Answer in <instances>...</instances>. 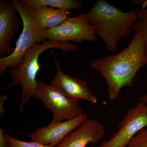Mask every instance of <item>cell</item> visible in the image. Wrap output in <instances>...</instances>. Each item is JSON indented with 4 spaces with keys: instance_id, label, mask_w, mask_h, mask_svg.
I'll list each match as a JSON object with an SVG mask.
<instances>
[{
    "instance_id": "obj_1",
    "label": "cell",
    "mask_w": 147,
    "mask_h": 147,
    "mask_svg": "<svg viewBox=\"0 0 147 147\" xmlns=\"http://www.w3.org/2000/svg\"><path fill=\"white\" fill-rule=\"evenodd\" d=\"M146 65L147 45L137 33L119 53L96 58L90 64L105 79L108 98L111 101L115 100L124 87L133 85L138 71Z\"/></svg>"
},
{
    "instance_id": "obj_2",
    "label": "cell",
    "mask_w": 147,
    "mask_h": 147,
    "mask_svg": "<svg viewBox=\"0 0 147 147\" xmlns=\"http://www.w3.org/2000/svg\"><path fill=\"white\" fill-rule=\"evenodd\" d=\"M84 15L94 27L97 36L113 53L117 51L120 40L130 35L132 26L138 18L135 9L124 12L105 0L96 1Z\"/></svg>"
},
{
    "instance_id": "obj_3",
    "label": "cell",
    "mask_w": 147,
    "mask_h": 147,
    "mask_svg": "<svg viewBox=\"0 0 147 147\" xmlns=\"http://www.w3.org/2000/svg\"><path fill=\"white\" fill-rule=\"evenodd\" d=\"M78 47L74 42H54L47 40L41 44L36 43L27 50L21 64L7 69L11 82L6 86V88L11 89L18 85L22 88L20 111L24 110V105L31 98H35L38 86L36 76L40 69V55L45 50L52 48L60 49L66 54L77 51Z\"/></svg>"
},
{
    "instance_id": "obj_4",
    "label": "cell",
    "mask_w": 147,
    "mask_h": 147,
    "mask_svg": "<svg viewBox=\"0 0 147 147\" xmlns=\"http://www.w3.org/2000/svg\"><path fill=\"white\" fill-rule=\"evenodd\" d=\"M17 11L23 24V30L11 55L0 58V76L2 77L7 69L18 66L24 61L27 50L36 43L45 41L37 28L30 10V7L21 0L10 1Z\"/></svg>"
},
{
    "instance_id": "obj_5",
    "label": "cell",
    "mask_w": 147,
    "mask_h": 147,
    "mask_svg": "<svg viewBox=\"0 0 147 147\" xmlns=\"http://www.w3.org/2000/svg\"><path fill=\"white\" fill-rule=\"evenodd\" d=\"M35 98L42 101L44 107L53 112L50 123L69 120L84 113L78 101L71 99L54 85L42 80L38 82Z\"/></svg>"
},
{
    "instance_id": "obj_6",
    "label": "cell",
    "mask_w": 147,
    "mask_h": 147,
    "mask_svg": "<svg viewBox=\"0 0 147 147\" xmlns=\"http://www.w3.org/2000/svg\"><path fill=\"white\" fill-rule=\"evenodd\" d=\"M41 36L54 42H71L81 43L84 41H94L96 39L94 27L84 13L69 17L53 28L40 32Z\"/></svg>"
},
{
    "instance_id": "obj_7",
    "label": "cell",
    "mask_w": 147,
    "mask_h": 147,
    "mask_svg": "<svg viewBox=\"0 0 147 147\" xmlns=\"http://www.w3.org/2000/svg\"><path fill=\"white\" fill-rule=\"evenodd\" d=\"M147 128V105L139 102L129 108L110 139L96 147H126L142 129Z\"/></svg>"
},
{
    "instance_id": "obj_8",
    "label": "cell",
    "mask_w": 147,
    "mask_h": 147,
    "mask_svg": "<svg viewBox=\"0 0 147 147\" xmlns=\"http://www.w3.org/2000/svg\"><path fill=\"white\" fill-rule=\"evenodd\" d=\"M88 116L83 113L75 118L57 123L49 124L34 130L30 135L31 142L57 147L68 134L88 119Z\"/></svg>"
},
{
    "instance_id": "obj_9",
    "label": "cell",
    "mask_w": 147,
    "mask_h": 147,
    "mask_svg": "<svg viewBox=\"0 0 147 147\" xmlns=\"http://www.w3.org/2000/svg\"><path fill=\"white\" fill-rule=\"evenodd\" d=\"M56 67V74L49 84L54 85L63 93L74 100H88L96 104L97 99L90 90L87 82L84 79L67 75L62 70L60 64L54 52H52Z\"/></svg>"
},
{
    "instance_id": "obj_10",
    "label": "cell",
    "mask_w": 147,
    "mask_h": 147,
    "mask_svg": "<svg viewBox=\"0 0 147 147\" xmlns=\"http://www.w3.org/2000/svg\"><path fill=\"white\" fill-rule=\"evenodd\" d=\"M20 15L10 1H0V56H9L15 47H10V41L18 32Z\"/></svg>"
},
{
    "instance_id": "obj_11",
    "label": "cell",
    "mask_w": 147,
    "mask_h": 147,
    "mask_svg": "<svg viewBox=\"0 0 147 147\" xmlns=\"http://www.w3.org/2000/svg\"><path fill=\"white\" fill-rule=\"evenodd\" d=\"M105 134V127L100 122L88 119L68 134L57 147H86L89 143H97Z\"/></svg>"
},
{
    "instance_id": "obj_12",
    "label": "cell",
    "mask_w": 147,
    "mask_h": 147,
    "mask_svg": "<svg viewBox=\"0 0 147 147\" xmlns=\"http://www.w3.org/2000/svg\"><path fill=\"white\" fill-rule=\"evenodd\" d=\"M30 7L33 19L40 32L53 28L69 18L67 10L42 6Z\"/></svg>"
},
{
    "instance_id": "obj_13",
    "label": "cell",
    "mask_w": 147,
    "mask_h": 147,
    "mask_svg": "<svg viewBox=\"0 0 147 147\" xmlns=\"http://www.w3.org/2000/svg\"><path fill=\"white\" fill-rule=\"evenodd\" d=\"M24 3L32 7L46 6L59 9L69 10L80 9L82 3L76 0H21Z\"/></svg>"
},
{
    "instance_id": "obj_14",
    "label": "cell",
    "mask_w": 147,
    "mask_h": 147,
    "mask_svg": "<svg viewBox=\"0 0 147 147\" xmlns=\"http://www.w3.org/2000/svg\"><path fill=\"white\" fill-rule=\"evenodd\" d=\"M140 7L135 9L137 19L132 26V30L143 37L147 45V0L133 1Z\"/></svg>"
},
{
    "instance_id": "obj_15",
    "label": "cell",
    "mask_w": 147,
    "mask_h": 147,
    "mask_svg": "<svg viewBox=\"0 0 147 147\" xmlns=\"http://www.w3.org/2000/svg\"><path fill=\"white\" fill-rule=\"evenodd\" d=\"M127 147H147V128L139 131Z\"/></svg>"
},
{
    "instance_id": "obj_16",
    "label": "cell",
    "mask_w": 147,
    "mask_h": 147,
    "mask_svg": "<svg viewBox=\"0 0 147 147\" xmlns=\"http://www.w3.org/2000/svg\"><path fill=\"white\" fill-rule=\"evenodd\" d=\"M6 137L11 147H53L47 145L40 144L35 142H24L11 137L8 134H7Z\"/></svg>"
},
{
    "instance_id": "obj_17",
    "label": "cell",
    "mask_w": 147,
    "mask_h": 147,
    "mask_svg": "<svg viewBox=\"0 0 147 147\" xmlns=\"http://www.w3.org/2000/svg\"><path fill=\"white\" fill-rule=\"evenodd\" d=\"M6 135L7 134L0 127V147H11L10 143L7 138Z\"/></svg>"
},
{
    "instance_id": "obj_18",
    "label": "cell",
    "mask_w": 147,
    "mask_h": 147,
    "mask_svg": "<svg viewBox=\"0 0 147 147\" xmlns=\"http://www.w3.org/2000/svg\"><path fill=\"white\" fill-rule=\"evenodd\" d=\"M6 95L1 94L0 96V116L3 117L5 114V110L4 108V104L8 98Z\"/></svg>"
},
{
    "instance_id": "obj_19",
    "label": "cell",
    "mask_w": 147,
    "mask_h": 147,
    "mask_svg": "<svg viewBox=\"0 0 147 147\" xmlns=\"http://www.w3.org/2000/svg\"><path fill=\"white\" fill-rule=\"evenodd\" d=\"M139 101L147 105V92L144 95L140 96L139 98Z\"/></svg>"
},
{
    "instance_id": "obj_20",
    "label": "cell",
    "mask_w": 147,
    "mask_h": 147,
    "mask_svg": "<svg viewBox=\"0 0 147 147\" xmlns=\"http://www.w3.org/2000/svg\"></svg>"
}]
</instances>
